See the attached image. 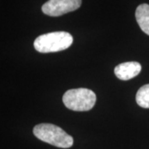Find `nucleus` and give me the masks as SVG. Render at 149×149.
I'll list each match as a JSON object with an SVG mask.
<instances>
[{
    "label": "nucleus",
    "mask_w": 149,
    "mask_h": 149,
    "mask_svg": "<svg viewBox=\"0 0 149 149\" xmlns=\"http://www.w3.org/2000/svg\"><path fill=\"white\" fill-rule=\"evenodd\" d=\"M33 133L41 141L61 148H69L74 139L62 128L52 123H40L33 128Z\"/></svg>",
    "instance_id": "nucleus-1"
},
{
    "label": "nucleus",
    "mask_w": 149,
    "mask_h": 149,
    "mask_svg": "<svg viewBox=\"0 0 149 149\" xmlns=\"http://www.w3.org/2000/svg\"><path fill=\"white\" fill-rule=\"evenodd\" d=\"M73 37L66 32H49L41 35L34 41V47L38 52L51 53L64 51L71 46Z\"/></svg>",
    "instance_id": "nucleus-2"
},
{
    "label": "nucleus",
    "mask_w": 149,
    "mask_h": 149,
    "mask_svg": "<svg viewBox=\"0 0 149 149\" xmlns=\"http://www.w3.org/2000/svg\"><path fill=\"white\" fill-rule=\"evenodd\" d=\"M62 100L65 106L69 109L74 111H88L95 106L96 95L89 89L79 88L66 91Z\"/></svg>",
    "instance_id": "nucleus-3"
},
{
    "label": "nucleus",
    "mask_w": 149,
    "mask_h": 149,
    "mask_svg": "<svg viewBox=\"0 0 149 149\" xmlns=\"http://www.w3.org/2000/svg\"><path fill=\"white\" fill-rule=\"evenodd\" d=\"M81 3V0H48L42 5V10L48 16L59 17L78 9Z\"/></svg>",
    "instance_id": "nucleus-4"
},
{
    "label": "nucleus",
    "mask_w": 149,
    "mask_h": 149,
    "mask_svg": "<svg viewBox=\"0 0 149 149\" xmlns=\"http://www.w3.org/2000/svg\"><path fill=\"white\" fill-rule=\"evenodd\" d=\"M142 65L137 61H128L118 65L114 69V74L119 80H128L140 73Z\"/></svg>",
    "instance_id": "nucleus-5"
},
{
    "label": "nucleus",
    "mask_w": 149,
    "mask_h": 149,
    "mask_svg": "<svg viewBox=\"0 0 149 149\" xmlns=\"http://www.w3.org/2000/svg\"><path fill=\"white\" fill-rule=\"evenodd\" d=\"M135 17L137 22L142 31L149 36V5L147 3H143L139 5L136 12Z\"/></svg>",
    "instance_id": "nucleus-6"
},
{
    "label": "nucleus",
    "mask_w": 149,
    "mask_h": 149,
    "mask_svg": "<svg viewBox=\"0 0 149 149\" xmlns=\"http://www.w3.org/2000/svg\"><path fill=\"white\" fill-rule=\"evenodd\" d=\"M136 101L139 106L149 109V84L142 86L136 95Z\"/></svg>",
    "instance_id": "nucleus-7"
}]
</instances>
